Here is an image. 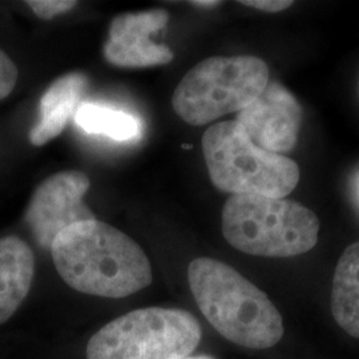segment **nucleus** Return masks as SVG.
Segmentation results:
<instances>
[{"instance_id": "ddd939ff", "label": "nucleus", "mask_w": 359, "mask_h": 359, "mask_svg": "<svg viewBox=\"0 0 359 359\" xmlns=\"http://www.w3.org/2000/svg\"><path fill=\"white\" fill-rule=\"evenodd\" d=\"M75 123L88 135L118 142H133L142 133V120L137 116L103 104H80L75 112Z\"/></svg>"}, {"instance_id": "f8f14e48", "label": "nucleus", "mask_w": 359, "mask_h": 359, "mask_svg": "<svg viewBox=\"0 0 359 359\" xmlns=\"http://www.w3.org/2000/svg\"><path fill=\"white\" fill-rule=\"evenodd\" d=\"M334 320L345 333L359 338V241L338 259L332 289Z\"/></svg>"}, {"instance_id": "9d476101", "label": "nucleus", "mask_w": 359, "mask_h": 359, "mask_svg": "<svg viewBox=\"0 0 359 359\" xmlns=\"http://www.w3.org/2000/svg\"><path fill=\"white\" fill-rule=\"evenodd\" d=\"M87 86L88 79L80 72L67 74L52 83L40 99L38 121L29 130L32 145H44L63 132L69 117L76 112Z\"/></svg>"}, {"instance_id": "f03ea898", "label": "nucleus", "mask_w": 359, "mask_h": 359, "mask_svg": "<svg viewBox=\"0 0 359 359\" xmlns=\"http://www.w3.org/2000/svg\"><path fill=\"white\" fill-rule=\"evenodd\" d=\"M188 281L194 301L224 338L248 348L276 346L283 337L280 311L243 274L208 257L193 259Z\"/></svg>"}, {"instance_id": "7ed1b4c3", "label": "nucleus", "mask_w": 359, "mask_h": 359, "mask_svg": "<svg viewBox=\"0 0 359 359\" xmlns=\"http://www.w3.org/2000/svg\"><path fill=\"white\" fill-rule=\"evenodd\" d=\"M320 219L286 198L231 194L222 209V234L252 256L287 258L308 253L318 243Z\"/></svg>"}, {"instance_id": "9b49d317", "label": "nucleus", "mask_w": 359, "mask_h": 359, "mask_svg": "<svg viewBox=\"0 0 359 359\" xmlns=\"http://www.w3.org/2000/svg\"><path fill=\"white\" fill-rule=\"evenodd\" d=\"M35 274V257L19 237L0 238V325L26 299Z\"/></svg>"}, {"instance_id": "6e6552de", "label": "nucleus", "mask_w": 359, "mask_h": 359, "mask_svg": "<svg viewBox=\"0 0 359 359\" xmlns=\"http://www.w3.org/2000/svg\"><path fill=\"white\" fill-rule=\"evenodd\" d=\"M304 111L294 95L278 81H270L253 103L236 117L257 147L273 154L294 149L302 127Z\"/></svg>"}, {"instance_id": "2eb2a0df", "label": "nucleus", "mask_w": 359, "mask_h": 359, "mask_svg": "<svg viewBox=\"0 0 359 359\" xmlns=\"http://www.w3.org/2000/svg\"><path fill=\"white\" fill-rule=\"evenodd\" d=\"M18 80V69L13 60L0 50V100L13 92Z\"/></svg>"}, {"instance_id": "f257e3e1", "label": "nucleus", "mask_w": 359, "mask_h": 359, "mask_svg": "<svg viewBox=\"0 0 359 359\" xmlns=\"http://www.w3.org/2000/svg\"><path fill=\"white\" fill-rule=\"evenodd\" d=\"M51 255L65 283L84 294L123 298L152 283V266L140 245L96 218L62 231Z\"/></svg>"}, {"instance_id": "423d86ee", "label": "nucleus", "mask_w": 359, "mask_h": 359, "mask_svg": "<svg viewBox=\"0 0 359 359\" xmlns=\"http://www.w3.org/2000/svg\"><path fill=\"white\" fill-rule=\"evenodd\" d=\"M201 337L200 323L185 310L139 309L93 334L87 359H185Z\"/></svg>"}, {"instance_id": "a211bd4d", "label": "nucleus", "mask_w": 359, "mask_h": 359, "mask_svg": "<svg viewBox=\"0 0 359 359\" xmlns=\"http://www.w3.org/2000/svg\"><path fill=\"white\" fill-rule=\"evenodd\" d=\"M185 359H213V358H210V357H205V355H200V357H192V358H189V357H188V358H185Z\"/></svg>"}, {"instance_id": "39448f33", "label": "nucleus", "mask_w": 359, "mask_h": 359, "mask_svg": "<svg viewBox=\"0 0 359 359\" xmlns=\"http://www.w3.org/2000/svg\"><path fill=\"white\" fill-rule=\"evenodd\" d=\"M269 75V67L257 56L208 57L182 77L172 107L185 123L205 126L253 103Z\"/></svg>"}, {"instance_id": "4468645a", "label": "nucleus", "mask_w": 359, "mask_h": 359, "mask_svg": "<svg viewBox=\"0 0 359 359\" xmlns=\"http://www.w3.org/2000/svg\"><path fill=\"white\" fill-rule=\"evenodd\" d=\"M29 8L41 19H52L57 15L68 13L76 6V1L69 0H29Z\"/></svg>"}, {"instance_id": "0eeeda50", "label": "nucleus", "mask_w": 359, "mask_h": 359, "mask_svg": "<svg viewBox=\"0 0 359 359\" xmlns=\"http://www.w3.org/2000/svg\"><path fill=\"white\" fill-rule=\"evenodd\" d=\"M90 187L88 176L79 170L56 173L39 185L27 208L26 221L41 248L51 249L65 229L95 219L83 203Z\"/></svg>"}, {"instance_id": "20e7f679", "label": "nucleus", "mask_w": 359, "mask_h": 359, "mask_svg": "<svg viewBox=\"0 0 359 359\" xmlns=\"http://www.w3.org/2000/svg\"><path fill=\"white\" fill-rule=\"evenodd\" d=\"M203 152L209 177L222 192L283 198L299 182L295 161L257 147L236 121L206 129Z\"/></svg>"}, {"instance_id": "1a4fd4ad", "label": "nucleus", "mask_w": 359, "mask_h": 359, "mask_svg": "<svg viewBox=\"0 0 359 359\" xmlns=\"http://www.w3.org/2000/svg\"><path fill=\"white\" fill-rule=\"evenodd\" d=\"M168 20L169 13L161 8L116 16L104 44L105 60L123 68H145L170 63L173 52L167 46L156 44L151 39L167 26Z\"/></svg>"}, {"instance_id": "f3484780", "label": "nucleus", "mask_w": 359, "mask_h": 359, "mask_svg": "<svg viewBox=\"0 0 359 359\" xmlns=\"http://www.w3.org/2000/svg\"><path fill=\"white\" fill-rule=\"evenodd\" d=\"M191 4L196 7H201V8H212L219 4V1H213V0H198V1H191Z\"/></svg>"}, {"instance_id": "dca6fc26", "label": "nucleus", "mask_w": 359, "mask_h": 359, "mask_svg": "<svg viewBox=\"0 0 359 359\" xmlns=\"http://www.w3.org/2000/svg\"><path fill=\"white\" fill-rule=\"evenodd\" d=\"M243 6L256 8L264 13H276L290 8L294 3L292 0H249L240 1Z\"/></svg>"}]
</instances>
